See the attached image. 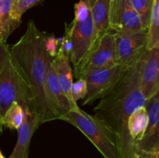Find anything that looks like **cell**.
I'll use <instances>...</instances> for the list:
<instances>
[{"instance_id": "cell-2", "label": "cell", "mask_w": 159, "mask_h": 158, "mask_svg": "<svg viewBox=\"0 0 159 158\" xmlns=\"http://www.w3.org/2000/svg\"><path fill=\"white\" fill-rule=\"evenodd\" d=\"M46 35L30 20L24 34L16 43L9 46L12 62L32 94L34 114L41 124L55 120L47 89L48 70L53 58L45 49Z\"/></svg>"}, {"instance_id": "cell-9", "label": "cell", "mask_w": 159, "mask_h": 158, "mask_svg": "<svg viewBox=\"0 0 159 158\" xmlns=\"http://www.w3.org/2000/svg\"><path fill=\"white\" fill-rule=\"evenodd\" d=\"M120 65L95 70L84 76L86 81L87 93L82 103L83 105H90L99 99L107 89L116 81L123 72Z\"/></svg>"}, {"instance_id": "cell-4", "label": "cell", "mask_w": 159, "mask_h": 158, "mask_svg": "<svg viewBox=\"0 0 159 158\" xmlns=\"http://www.w3.org/2000/svg\"><path fill=\"white\" fill-rule=\"evenodd\" d=\"M58 119L80 130L104 158H120L117 137L96 116L89 114L78 106Z\"/></svg>"}, {"instance_id": "cell-5", "label": "cell", "mask_w": 159, "mask_h": 158, "mask_svg": "<svg viewBox=\"0 0 159 158\" xmlns=\"http://www.w3.org/2000/svg\"><path fill=\"white\" fill-rule=\"evenodd\" d=\"M65 32L71 41L69 60L72 63L75 72L85 61L96 43L91 14L85 20H74L70 25H65Z\"/></svg>"}, {"instance_id": "cell-26", "label": "cell", "mask_w": 159, "mask_h": 158, "mask_svg": "<svg viewBox=\"0 0 159 158\" xmlns=\"http://www.w3.org/2000/svg\"><path fill=\"white\" fill-rule=\"evenodd\" d=\"M82 1H83L84 2H85V4L88 6V7L91 9V8L93 7V5L95 4V2H96V0H82Z\"/></svg>"}, {"instance_id": "cell-14", "label": "cell", "mask_w": 159, "mask_h": 158, "mask_svg": "<svg viewBox=\"0 0 159 158\" xmlns=\"http://www.w3.org/2000/svg\"><path fill=\"white\" fill-rule=\"evenodd\" d=\"M52 62L57 81L64 94H65L73 108H76L79 105L72 100L71 91H70L71 86L73 83V77L72 69L70 64L69 56L65 54L63 51L58 50L57 54L53 59Z\"/></svg>"}, {"instance_id": "cell-27", "label": "cell", "mask_w": 159, "mask_h": 158, "mask_svg": "<svg viewBox=\"0 0 159 158\" xmlns=\"http://www.w3.org/2000/svg\"><path fill=\"white\" fill-rule=\"evenodd\" d=\"M2 130H3V125H2V123L1 119H0V135H1V133H2Z\"/></svg>"}, {"instance_id": "cell-16", "label": "cell", "mask_w": 159, "mask_h": 158, "mask_svg": "<svg viewBox=\"0 0 159 158\" xmlns=\"http://www.w3.org/2000/svg\"><path fill=\"white\" fill-rule=\"evenodd\" d=\"M148 123V113L146 106L137 108L127 120V130L135 144L143 139Z\"/></svg>"}, {"instance_id": "cell-7", "label": "cell", "mask_w": 159, "mask_h": 158, "mask_svg": "<svg viewBox=\"0 0 159 158\" xmlns=\"http://www.w3.org/2000/svg\"><path fill=\"white\" fill-rule=\"evenodd\" d=\"M115 64H116L114 33L109 31L99 39L85 61L77 71H75V76L77 79L83 78L85 74L91 71L109 68Z\"/></svg>"}, {"instance_id": "cell-1", "label": "cell", "mask_w": 159, "mask_h": 158, "mask_svg": "<svg viewBox=\"0 0 159 158\" xmlns=\"http://www.w3.org/2000/svg\"><path fill=\"white\" fill-rule=\"evenodd\" d=\"M143 57L123 71L94 108L95 116L117 137L120 158H133L135 143L129 135L127 120L137 108L145 106L147 102L140 89Z\"/></svg>"}, {"instance_id": "cell-25", "label": "cell", "mask_w": 159, "mask_h": 158, "mask_svg": "<svg viewBox=\"0 0 159 158\" xmlns=\"http://www.w3.org/2000/svg\"><path fill=\"white\" fill-rule=\"evenodd\" d=\"M133 158H159V150L150 152V153L135 152L134 153Z\"/></svg>"}, {"instance_id": "cell-3", "label": "cell", "mask_w": 159, "mask_h": 158, "mask_svg": "<svg viewBox=\"0 0 159 158\" xmlns=\"http://www.w3.org/2000/svg\"><path fill=\"white\" fill-rule=\"evenodd\" d=\"M13 102L20 104L25 112L34 113L33 98L29 88L16 68L9 45L0 43V119Z\"/></svg>"}, {"instance_id": "cell-8", "label": "cell", "mask_w": 159, "mask_h": 158, "mask_svg": "<svg viewBox=\"0 0 159 158\" xmlns=\"http://www.w3.org/2000/svg\"><path fill=\"white\" fill-rule=\"evenodd\" d=\"M110 30L113 32H137L145 30L130 0H110Z\"/></svg>"}, {"instance_id": "cell-21", "label": "cell", "mask_w": 159, "mask_h": 158, "mask_svg": "<svg viewBox=\"0 0 159 158\" xmlns=\"http://www.w3.org/2000/svg\"><path fill=\"white\" fill-rule=\"evenodd\" d=\"M154 0H130L132 7L141 20L143 28L147 30Z\"/></svg>"}, {"instance_id": "cell-11", "label": "cell", "mask_w": 159, "mask_h": 158, "mask_svg": "<svg viewBox=\"0 0 159 158\" xmlns=\"http://www.w3.org/2000/svg\"><path fill=\"white\" fill-rule=\"evenodd\" d=\"M145 106L148 113V123L143 139L135 144L134 153L159 150V93L147 100Z\"/></svg>"}, {"instance_id": "cell-19", "label": "cell", "mask_w": 159, "mask_h": 158, "mask_svg": "<svg viewBox=\"0 0 159 158\" xmlns=\"http://www.w3.org/2000/svg\"><path fill=\"white\" fill-rule=\"evenodd\" d=\"M24 116L25 111L23 107L17 102H13L2 118L3 127L17 130L24 120Z\"/></svg>"}, {"instance_id": "cell-10", "label": "cell", "mask_w": 159, "mask_h": 158, "mask_svg": "<svg viewBox=\"0 0 159 158\" xmlns=\"http://www.w3.org/2000/svg\"><path fill=\"white\" fill-rule=\"evenodd\" d=\"M140 89L146 101L159 93V47L148 50L143 57Z\"/></svg>"}, {"instance_id": "cell-15", "label": "cell", "mask_w": 159, "mask_h": 158, "mask_svg": "<svg viewBox=\"0 0 159 158\" xmlns=\"http://www.w3.org/2000/svg\"><path fill=\"white\" fill-rule=\"evenodd\" d=\"M110 5V0H96L90 9L96 32V43L104 34L110 31L109 22Z\"/></svg>"}, {"instance_id": "cell-17", "label": "cell", "mask_w": 159, "mask_h": 158, "mask_svg": "<svg viewBox=\"0 0 159 158\" xmlns=\"http://www.w3.org/2000/svg\"><path fill=\"white\" fill-rule=\"evenodd\" d=\"M13 0H0V43H6L8 37L16 29L11 18Z\"/></svg>"}, {"instance_id": "cell-6", "label": "cell", "mask_w": 159, "mask_h": 158, "mask_svg": "<svg viewBox=\"0 0 159 158\" xmlns=\"http://www.w3.org/2000/svg\"><path fill=\"white\" fill-rule=\"evenodd\" d=\"M113 33L116 64L126 69L138 61L147 51V30Z\"/></svg>"}, {"instance_id": "cell-22", "label": "cell", "mask_w": 159, "mask_h": 158, "mask_svg": "<svg viewBox=\"0 0 159 158\" xmlns=\"http://www.w3.org/2000/svg\"><path fill=\"white\" fill-rule=\"evenodd\" d=\"M70 91H71L72 100L76 103L80 99H85L87 93V85L85 79H78L77 81L73 82Z\"/></svg>"}, {"instance_id": "cell-18", "label": "cell", "mask_w": 159, "mask_h": 158, "mask_svg": "<svg viewBox=\"0 0 159 158\" xmlns=\"http://www.w3.org/2000/svg\"><path fill=\"white\" fill-rule=\"evenodd\" d=\"M147 50L159 47V0H154L147 29Z\"/></svg>"}, {"instance_id": "cell-23", "label": "cell", "mask_w": 159, "mask_h": 158, "mask_svg": "<svg viewBox=\"0 0 159 158\" xmlns=\"http://www.w3.org/2000/svg\"><path fill=\"white\" fill-rule=\"evenodd\" d=\"M61 39L57 38L54 35H48L45 37V49L52 58H54L58 52Z\"/></svg>"}, {"instance_id": "cell-24", "label": "cell", "mask_w": 159, "mask_h": 158, "mask_svg": "<svg viewBox=\"0 0 159 158\" xmlns=\"http://www.w3.org/2000/svg\"><path fill=\"white\" fill-rule=\"evenodd\" d=\"M91 14V10L82 0L75 5V20H85Z\"/></svg>"}, {"instance_id": "cell-28", "label": "cell", "mask_w": 159, "mask_h": 158, "mask_svg": "<svg viewBox=\"0 0 159 158\" xmlns=\"http://www.w3.org/2000/svg\"><path fill=\"white\" fill-rule=\"evenodd\" d=\"M0 158H6L4 156H3L2 153L1 151H0Z\"/></svg>"}, {"instance_id": "cell-12", "label": "cell", "mask_w": 159, "mask_h": 158, "mask_svg": "<svg viewBox=\"0 0 159 158\" xmlns=\"http://www.w3.org/2000/svg\"><path fill=\"white\" fill-rule=\"evenodd\" d=\"M52 60L50 62L48 70L47 89H48L50 107L56 120L75 108H73L72 105H71L59 85L55 71L53 66Z\"/></svg>"}, {"instance_id": "cell-20", "label": "cell", "mask_w": 159, "mask_h": 158, "mask_svg": "<svg viewBox=\"0 0 159 158\" xmlns=\"http://www.w3.org/2000/svg\"><path fill=\"white\" fill-rule=\"evenodd\" d=\"M43 0H13L12 9H11V18L16 28L21 23V19L23 14L34 6L40 4Z\"/></svg>"}, {"instance_id": "cell-13", "label": "cell", "mask_w": 159, "mask_h": 158, "mask_svg": "<svg viewBox=\"0 0 159 158\" xmlns=\"http://www.w3.org/2000/svg\"><path fill=\"white\" fill-rule=\"evenodd\" d=\"M40 125L41 123L35 114L25 112L24 120L17 129L18 138L16 143L9 158H29L33 135Z\"/></svg>"}]
</instances>
